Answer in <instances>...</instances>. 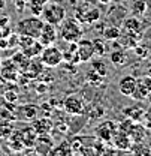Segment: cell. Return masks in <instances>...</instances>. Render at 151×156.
<instances>
[{"instance_id":"6da1fadb","label":"cell","mask_w":151,"mask_h":156,"mask_svg":"<svg viewBox=\"0 0 151 156\" xmlns=\"http://www.w3.org/2000/svg\"><path fill=\"white\" fill-rule=\"evenodd\" d=\"M60 35L61 39L67 44L70 42H78L79 39L84 36V30L79 21H76L75 18H64L60 24Z\"/></svg>"},{"instance_id":"7a4b0ae2","label":"cell","mask_w":151,"mask_h":156,"mask_svg":"<svg viewBox=\"0 0 151 156\" xmlns=\"http://www.w3.org/2000/svg\"><path fill=\"white\" fill-rule=\"evenodd\" d=\"M42 26H43V20L40 17L32 15V17H27L24 20H19L17 23L15 32L18 35H24V36L38 39L39 35H40V30H42Z\"/></svg>"},{"instance_id":"3957f363","label":"cell","mask_w":151,"mask_h":156,"mask_svg":"<svg viewBox=\"0 0 151 156\" xmlns=\"http://www.w3.org/2000/svg\"><path fill=\"white\" fill-rule=\"evenodd\" d=\"M40 17L45 23H51V24L58 26L66 18V9H64V6H61L58 3H50L48 2V3H45Z\"/></svg>"},{"instance_id":"277c9868","label":"cell","mask_w":151,"mask_h":156,"mask_svg":"<svg viewBox=\"0 0 151 156\" xmlns=\"http://www.w3.org/2000/svg\"><path fill=\"white\" fill-rule=\"evenodd\" d=\"M76 21H79L81 24H94L100 20V9L91 6V5H81L75 8V17Z\"/></svg>"},{"instance_id":"5b68a950","label":"cell","mask_w":151,"mask_h":156,"mask_svg":"<svg viewBox=\"0 0 151 156\" xmlns=\"http://www.w3.org/2000/svg\"><path fill=\"white\" fill-rule=\"evenodd\" d=\"M39 57H40V62L43 63V66L57 68V66H60L63 63V51L53 44V45L43 47V50H42Z\"/></svg>"},{"instance_id":"8992f818","label":"cell","mask_w":151,"mask_h":156,"mask_svg":"<svg viewBox=\"0 0 151 156\" xmlns=\"http://www.w3.org/2000/svg\"><path fill=\"white\" fill-rule=\"evenodd\" d=\"M63 110L67 114H70V116H81V114H84V111H85L84 99L79 95H76V93L66 96L64 101H63Z\"/></svg>"},{"instance_id":"52a82bcc","label":"cell","mask_w":151,"mask_h":156,"mask_svg":"<svg viewBox=\"0 0 151 156\" xmlns=\"http://www.w3.org/2000/svg\"><path fill=\"white\" fill-rule=\"evenodd\" d=\"M151 93V77L150 75H142V77L136 78V87L133 92L132 98L138 102H142L145 99H148Z\"/></svg>"},{"instance_id":"ba28073f","label":"cell","mask_w":151,"mask_h":156,"mask_svg":"<svg viewBox=\"0 0 151 156\" xmlns=\"http://www.w3.org/2000/svg\"><path fill=\"white\" fill-rule=\"evenodd\" d=\"M118 129V125L112 122V120H106V122H102L100 125H97V128L94 129L96 136L99 140H102L103 143H111L114 134L117 132Z\"/></svg>"},{"instance_id":"9c48e42d","label":"cell","mask_w":151,"mask_h":156,"mask_svg":"<svg viewBox=\"0 0 151 156\" xmlns=\"http://www.w3.org/2000/svg\"><path fill=\"white\" fill-rule=\"evenodd\" d=\"M76 51H78V57L81 63L90 62L94 57V45L91 39H84L81 38L76 42Z\"/></svg>"},{"instance_id":"30bf717a","label":"cell","mask_w":151,"mask_h":156,"mask_svg":"<svg viewBox=\"0 0 151 156\" xmlns=\"http://www.w3.org/2000/svg\"><path fill=\"white\" fill-rule=\"evenodd\" d=\"M57 36H58V30H57L56 24H51V23H45V21H43L40 35H39V38H38L39 42H40L43 47H48V45L56 44Z\"/></svg>"},{"instance_id":"8fae6325","label":"cell","mask_w":151,"mask_h":156,"mask_svg":"<svg viewBox=\"0 0 151 156\" xmlns=\"http://www.w3.org/2000/svg\"><path fill=\"white\" fill-rule=\"evenodd\" d=\"M19 74H21V71H19L18 68L12 63V60L2 62L0 77H2L3 81H6V83H15V81H18Z\"/></svg>"},{"instance_id":"7c38bea8","label":"cell","mask_w":151,"mask_h":156,"mask_svg":"<svg viewBox=\"0 0 151 156\" xmlns=\"http://www.w3.org/2000/svg\"><path fill=\"white\" fill-rule=\"evenodd\" d=\"M120 45L124 50H133L139 42H142V33H135V32H127L121 29V35L118 38Z\"/></svg>"},{"instance_id":"4fadbf2b","label":"cell","mask_w":151,"mask_h":156,"mask_svg":"<svg viewBox=\"0 0 151 156\" xmlns=\"http://www.w3.org/2000/svg\"><path fill=\"white\" fill-rule=\"evenodd\" d=\"M135 87H136V77L135 75H124V77L120 78L118 81V92L123 95V96L132 98L133 92H135Z\"/></svg>"},{"instance_id":"5bb4252c","label":"cell","mask_w":151,"mask_h":156,"mask_svg":"<svg viewBox=\"0 0 151 156\" xmlns=\"http://www.w3.org/2000/svg\"><path fill=\"white\" fill-rule=\"evenodd\" d=\"M111 143L117 150H130V147H132V140H130L129 134L124 131H120V129H117V132L114 134Z\"/></svg>"},{"instance_id":"9a60e30c","label":"cell","mask_w":151,"mask_h":156,"mask_svg":"<svg viewBox=\"0 0 151 156\" xmlns=\"http://www.w3.org/2000/svg\"><path fill=\"white\" fill-rule=\"evenodd\" d=\"M38 113H39V107L38 105H33V104H29V105H22L17 108V119H19L21 122H30L35 120L38 117Z\"/></svg>"},{"instance_id":"2e32d148","label":"cell","mask_w":151,"mask_h":156,"mask_svg":"<svg viewBox=\"0 0 151 156\" xmlns=\"http://www.w3.org/2000/svg\"><path fill=\"white\" fill-rule=\"evenodd\" d=\"M54 141L50 136V134H43V135H38L36 143H35V152L39 155H50V150L53 149Z\"/></svg>"},{"instance_id":"e0dca14e","label":"cell","mask_w":151,"mask_h":156,"mask_svg":"<svg viewBox=\"0 0 151 156\" xmlns=\"http://www.w3.org/2000/svg\"><path fill=\"white\" fill-rule=\"evenodd\" d=\"M32 126L35 128V131L38 132V135H43V134H50L54 128L51 119L48 116L43 117H36L35 120H32Z\"/></svg>"},{"instance_id":"ac0fdd59","label":"cell","mask_w":151,"mask_h":156,"mask_svg":"<svg viewBox=\"0 0 151 156\" xmlns=\"http://www.w3.org/2000/svg\"><path fill=\"white\" fill-rule=\"evenodd\" d=\"M121 29L123 30H127V32H135V33H142L144 30V23L139 20V17L132 15V17H127L121 21Z\"/></svg>"},{"instance_id":"d6986e66","label":"cell","mask_w":151,"mask_h":156,"mask_svg":"<svg viewBox=\"0 0 151 156\" xmlns=\"http://www.w3.org/2000/svg\"><path fill=\"white\" fill-rule=\"evenodd\" d=\"M127 53H126V50L124 48H121V47H118V48H114L112 51H111V54H109V62L112 63L114 66H117V68H121V66H124L126 63H127Z\"/></svg>"},{"instance_id":"ffe728a7","label":"cell","mask_w":151,"mask_h":156,"mask_svg":"<svg viewBox=\"0 0 151 156\" xmlns=\"http://www.w3.org/2000/svg\"><path fill=\"white\" fill-rule=\"evenodd\" d=\"M123 114L129 119H132L133 122H142V119L145 116V108H142L141 105H135V107H126L123 110Z\"/></svg>"},{"instance_id":"44dd1931","label":"cell","mask_w":151,"mask_h":156,"mask_svg":"<svg viewBox=\"0 0 151 156\" xmlns=\"http://www.w3.org/2000/svg\"><path fill=\"white\" fill-rule=\"evenodd\" d=\"M120 35H121V27L117 26V24H106L103 32H102L103 39L105 41H111V42L112 41H118Z\"/></svg>"},{"instance_id":"7402d4cb","label":"cell","mask_w":151,"mask_h":156,"mask_svg":"<svg viewBox=\"0 0 151 156\" xmlns=\"http://www.w3.org/2000/svg\"><path fill=\"white\" fill-rule=\"evenodd\" d=\"M8 143H9V147L14 150V152H21L24 150V140H22V134L21 131H14L11 136L8 138Z\"/></svg>"},{"instance_id":"603a6c76","label":"cell","mask_w":151,"mask_h":156,"mask_svg":"<svg viewBox=\"0 0 151 156\" xmlns=\"http://www.w3.org/2000/svg\"><path fill=\"white\" fill-rule=\"evenodd\" d=\"M50 155H57V156H67V155H74L72 153V147H70V143L67 140H63L60 141L58 144H54L53 149L50 150Z\"/></svg>"},{"instance_id":"cb8c5ba5","label":"cell","mask_w":151,"mask_h":156,"mask_svg":"<svg viewBox=\"0 0 151 156\" xmlns=\"http://www.w3.org/2000/svg\"><path fill=\"white\" fill-rule=\"evenodd\" d=\"M21 134H22V140H24V147H33L35 146L36 138H38V132L35 131V128L32 125L24 128L21 131Z\"/></svg>"},{"instance_id":"d4e9b609","label":"cell","mask_w":151,"mask_h":156,"mask_svg":"<svg viewBox=\"0 0 151 156\" xmlns=\"http://www.w3.org/2000/svg\"><path fill=\"white\" fill-rule=\"evenodd\" d=\"M11 60H12V63L18 68L19 71L22 72V71H26V68L29 66V63H30V60H32V58L29 57V56H26L22 51H18L17 54H14V56H12Z\"/></svg>"},{"instance_id":"484cf974","label":"cell","mask_w":151,"mask_h":156,"mask_svg":"<svg viewBox=\"0 0 151 156\" xmlns=\"http://www.w3.org/2000/svg\"><path fill=\"white\" fill-rule=\"evenodd\" d=\"M147 0H130V12L132 15H136V17H141L147 12Z\"/></svg>"},{"instance_id":"4316f807","label":"cell","mask_w":151,"mask_h":156,"mask_svg":"<svg viewBox=\"0 0 151 156\" xmlns=\"http://www.w3.org/2000/svg\"><path fill=\"white\" fill-rule=\"evenodd\" d=\"M91 69L93 71H96L99 75H102V77L106 78V75H108V66H106V62L105 60H102V57H93L91 60Z\"/></svg>"},{"instance_id":"83f0119b","label":"cell","mask_w":151,"mask_h":156,"mask_svg":"<svg viewBox=\"0 0 151 156\" xmlns=\"http://www.w3.org/2000/svg\"><path fill=\"white\" fill-rule=\"evenodd\" d=\"M42 50H43V45L39 42L38 39L29 47V48H26V50H21L26 56H29L30 58H33V57H39L40 56V53H42Z\"/></svg>"},{"instance_id":"f1b7e54d","label":"cell","mask_w":151,"mask_h":156,"mask_svg":"<svg viewBox=\"0 0 151 156\" xmlns=\"http://www.w3.org/2000/svg\"><path fill=\"white\" fill-rule=\"evenodd\" d=\"M12 132H14L12 123L8 120H2L0 122V140H8Z\"/></svg>"},{"instance_id":"f546056e","label":"cell","mask_w":151,"mask_h":156,"mask_svg":"<svg viewBox=\"0 0 151 156\" xmlns=\"http://www.w3.org/2000/svg\"><path fill=\"white\" fill-rule=\"evenodd\" d=\"M93 41V45H94V56L97 57H103L106 54V42L105 39H91Z\"/></svg>"},{"instance_id":"4dcf8cb0","label":"cell","mask_w":151,"mask_h":156,"mask_svg":"<svg viewBox=\"0 0 151 156\" xmlns=\"http://www.w3.org/2000/svg\"><path fill=\"white\" fill-rule=\"evenodd\" d=\"M85 80H87V83H88V84H91V86H100V84L105 81V77L99 75L96 71L90 69V71L87 72V77H85Z\"/></svg>"},{"instance_id":"1f68e13d","label":"cell","mask_w":151,"mask_h":156,"mask_svg":"<svg viewBox=\"0 0 151 156\" xmlns=\"http://www.w3.org/2000/svg\"><path fill=\"white\" fill-rule=\"evenodd\" d=\"M133 51H135L136 57L142 58V60H145V58L148 57V54H150V48H148L147 45H144L142 42H139V44L133 48Z\"/></svg>"},{"instance_id":"d6a6232c","label":"cell","mask_w":151,"mask_h":156,"mask_svg":"<svg viewBox=\"0 0 151 156\" xmlns=\"http://www.w3.org/2000/svg\"><path fill=\"white\" fill-rule=\"evenodd\" d=\"M103 114H105L103 107H94V108H90V111H88V117L90 119H100Z\"/></svg>"},{"instance_id":"836d02e7","label":"cell","mask_w":151,"mask_h":156,"mask_svg":"<svg viewBox=\"0 0 151 156\" xmlns=\"http://www.w3.org/2000/svg\"><path fill=\"white\" fill-rule=\"evenodd\" d=\"M141 123H142L147 129H151V102H150V105L145 108V116H144Z\"/></svg>"},{"instance_id":"e575fe53","label":"cell","mask_w":151,"mask_h":156,"mask_svg":"<svg viewBox=\"0 0 151 156\" xmlns=\"http://www.w3.org/2000/svg\"><path fill=\"white\" fill-rule=\"evenodd\" d=\"M27 8H29V11L32 12V15H36V17H40L42 9H43V6H42V5H38V3H27Z\"/></svg>"},{"instance_id":"d590c367","label":"cell","mask_w":151,"mask_h":156,"mask_svg":"<svg viewBox=\"0 0 151 156\" xmlns=\"http://www.w3.org/2000/svg\"><path fill=\"white\" fill-rule=\"evenodd\" d=\"M3 99L6 101V102H15L17 99H18V95H17V92H6L5 93V96H3Z\"/></svg>"},{"instance_id":"8d00e7d4","label":"cell","mask_w":151,"mask_h":156,"mask_svg":"<svg viewBox=\"0 0 151 156\" xmlns=\"http://www.w3.org/2000/svg\"><path fill=\"white\" fill-rule=\"evenodd\" d=\"M26 6H27V2L26 0H15V9L18 12H22L26 9Z\"/></svg>"},{"instance_id":"74e56055","label":"cell","mask_w":151,"mask_h":156,"mask_svg":"<svg viewBox=\"0 0 151 156\" xmlns=\"http://www.w3.org/2000/svg\"><path fill=\"white\" fill-rule=\"evenodd\" d=\"M27 3H38V5L45 6V3H48V0H27Z\"/></svg>"},{"instance_id":"f35d334b","label":"cell","mask_w":151,"mask_h":156,"mask_svg":"<svg viewBox=\"0 0 151 156\" xmlns=\"http://www.w3.org/2000/svg\"><path fill=\"white\" fill-rule=\"evenodd\" d=\"M145 75H150L151 77V62H148V65L145 68Z\"/></svg>"},{"instance_id":"ab89813d","label":"cell","mask_w":151,"mask_h":156,"mask_svg":"<svg viewBox=\"0 0 151 156\" xmlns=\"http://www.w3.org/2000/svg\"><path fill=\"white\" fill-rule=\"evenodd\" d=\"M6 8V0H0V14H2V11Z\"/></svg>"},{"instance_id":"60d3db41","label":"cell","mask_w":151,"mask_h":156,"mask_svg":"<svg viewBox=\"0 0 151 156\" xmlns=\"http://www.w3.org/2000/svg\"><path fill=\"white\" fill-rule=\"evenodd\" d=\"M147 146L150 147V150H151V132L147 134Z\"/></svg>"},{"instance_id":"b9f144b4","label":"cell","mask_w":151,"mask_h":156,"mask_svg":"<svg viewBox=\"0 0 151 156\" xmlns=\"http://www.w3.org/2000/svg\"><path fill=\"white\" fill-rule=\"evenodd\" d=\"M97 2H99V3H103V5H109L112 0H97Z\"/></svg>"},{"instance_id":"7bdbcfd3","label":"cell","mask_w":151,"mask_h":156,"mask_svg":"<svg viewBox=\"0 0 151 156\" xmlns=\"http://www.w3.org/2000/svg\"><path fill=\"white\" fill-rule=\"evenodd\" d=\"M0 71H2V62H0Z\"/></svg>"},{"instance_id":"ee69618b","label":"cell","mask_w":151,"mask_h":156,"mask_svg":"<svg viewBox=\"0 0 151 156\" xmlns=\"http://www.w3.org/2000/svg\"><path fill=\"white\" fill-rule=\"evenodd\" d=\"M0 58H2V51H0Z\"/></svg>"}]
</instances>
